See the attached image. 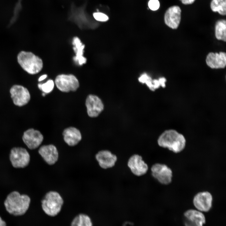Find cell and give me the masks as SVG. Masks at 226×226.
Returning <instances> with one entry per match:
<instances>
[{"mask_svg":"<svg viewBox=\"0 0 226 226\" xmlns=\"http://www.w3.org/2000/svg\"><path fill=\"white\" fill-rule=\"evenodd\" d=\"M30 199L26 194H21L17 191L10 193L5 199L4 204L6 211L15 216L24 215L29 209Z\"/></svg>","mask_w":226,"mask_h":226,"instance_id":"obj_1","label":"cell"},{"mask_svg":"<svg viewBox=\"0 0 226 226\" xmlns=\"http://www.w3.org/2000/svg\"><path fill=\"white\" fill-rule=\"evenodd\" d=\"M157 143L161 147L167 148L175 153H179L184 149L186 141L182 134L175 130L170 129L161 134Z\"/></svg>","mask_w":226,"mask_h":226,"instance_id":"obj_2","label":"cell"},{"mask_svg":"<svg viewBox=\"0 0 226 226\" xmlns=\"http://www.w3.org/2000/svg\"><path fill=\"white\" fill-rule=\"evenodd\" d=\"M17 59L22 68L30 74L38 73L43 67L41 59L31 52L21 51L17 55Z\"/></svg>","mask_w":226,"mask_h":226,"instance_id":"obj_3","label":"cell"},{"mask_svg":"<svg viewBox=\"0 0 226 226\" xmlns=\"http://www.w3.org/2000/svg\"><path fill=\"white\" fill-rule=\"evenodd\" d=\"M63 203V200L60 194L51 191L47 192L41 201V207L45 213L53 217L60 212Z\"/></svg>","mask_w":226,"mask_h":226,"instance_id":"obj_4","label":"cell"},{"mask_svg":"<svg viewBox=\"0 0 226 226\" xmlns=\"http://www.w3.org/2000/svg\"><path fill=\"white\" fill-rule=\"evenodd\" d=\"M151 174L154 178L163 185H168L172 181L173 172L166 164L156 163L151 168Z\"/></svg>","mask_w":226,"mask_h":226,"instance_id":"obj_5","label":"cell"},{"mask_svg":"<svg viewBox=\"0 0 226 226\" xmlns=\"http://www.w3.org/2000/svg\"><path fill=\"white\" fill-rule=\"evenodd\" d=\"M55 83L57 88L63 92L75 91L79 86L77 78L72 74H61L56 78Z\"/></svg>","mask_w":226,"mask_h":226,"instance_id":"obj_6","label":"cell"},{"mask_svg":"<svg viewBox=\"0 0 226 226\" xmlns=\"http://www.w3.org/2000/svg\"><path fill=\"white\" fill-rule=\"evenodd\" d=\"M9 159L14 167L24 168L29 164L30 157L26 149L17 147L13 148L11 150Z\"/></svg>","mask_w":226,"mask_h":226,"instance_id":"obj_7","label":"cell"},{"mask_svg":"<svg viewBox=\"0 0 226 226\" xmlns=\"http://www.w3.org/2000/svg\"><path fill=\"white\" fill-rule=\"evenodd\" d=\"M10 92L14 104L17 106L21 107L26 105L30 99L28 89L21 85H13L10 89Z\"/></svg>","mask_w":226,"mask_h":226,"instance_id":"obj_8","label":"cell"},{"mask_svg":"<svg viewBox=\"0 0 226 226\" xmlns=\"http://www.w3.org/2000/svg\"><path fill=\"white\" fill-rule=\"evenodd\" d=\"M127 166L132 173L137 176L144 175L148 169L147 164L143 160L142 156L137 154H133L129 158Z\"/></svg>","mask_w":226,"mask_h":226,"instance_id":"obj_9","label":"cell"},{"mask_svg":"<svg viewBox=\"0 0 226 226\" xmlns=\"http://www.w3.org/2000/svg\"><path fill=\"white\" fill-rule=\"evenodd\" d=\"M213 197L211 194L207 191H200L194 196L193 199V205L198 211L208 212L212 206Z\"/></svg>","mask_w":226,"mask_h":226,"instance_id":"obj_10","label":"cell"},{"mask_svg":"<svg viewBox=\"0 0 226 226\" xmlns=\"http://www.w3.org/2000/svg\"><path fill=\"white\" fill-rule=\"evenodd\" d=\"M181 10L179 6L175 5L169 7L164 14L165 24L172 29H177L181 21Z\"/></svg>","mask_w":226,"mask_h":226,"instance_id":"obj_11","label":"cell"},{"mask_svg":"<svg viewBox=\"0 0 226 226\" xmlns=\"http://www.w3.org/2000/svg\"><path fill=\"white\" fill-rule=\"evenodd\" d=\"M22 139L28 148L32 150L37 148L41 144L43 136L39 131L30 128L24 132Z\"/></svg>","mask_w":226,"mask_h":226,"instance_id":"obj_12","label":"cell"},{"mask_svg":"<svg viewBox=\"0 0 226 226\" xmlns=\"http://www.w3.org/2000/svg\"><path fill=\"white\" fill-rule=\"evenodd\" d=\"M87 114L91 117L98 116L104 110V105L101 100L97 96L89 94L85 102Z\"/></svg>","mask_w":226,"mask_h":226,"instance_id":"obj_13","label":"cell"},{"mask_svg":"<svg viewBox=\"0 0 226 226\" xmlns=\"http://www.w3.org/2000/svg\"><path fill=\"white\" fill-rule=\"evenodd\" d=\"M206 223L205 217L201 211L190 209L184 214V223L185 226H203Z\"/></svg>","mask_w":226,"mask_h":226,"instance_id":"obj_14","label":"cell"},{"mask_svg":"<svg viewBox=\"0 0 226 226\" xmlns=\"http://www.w3.org/2000/svg\"><path fill=\"white\" fill-rule=\"evenodd\" d=\"M95 158L100 167L104 169L113 167L117 160L116 155L108 150L99 151L95 155Z\"/></svg>","mask_w":226,"mask_h":226,"instance_id":"obj_15","label":"cell"},{"mask_svg":"<svg viewBox=\"0 0 226 226\" xmlns=\"http://www.w3.org/2000/svg\"><path fill=\"white\" fill-rule=\"evenodd\" d=\"M206 62L207 66L211 68H224L226 65V53L223 51L210 52L207 56Z\"/></svg>","mask_w":226,"mask_h":226,"instance_id":"obj_16","label":"cell"},{"mask_svg":"<svg viewBox=\"0 0 226 226\" xmlns=\"http://www.w3.org/2000/svg\"><path fill=\"white\" fill-rule=\"evenodd\" d=\"M39 154L45 161L49 165H53L57 161L58 153L56 147L53 145H44L38 150Z\"/></svg>","mask_w":226,"mask_h":226,"instance_id":"obj_17","label":"cell"},{"mask_svg":"<svg viewBox=\"0 0 226 226\" xmlns=\"http://www.w3.org/2000/svg\"><path fill=\"white\" fill-rule=\"evenodd\" d=\"M62 134L65 142L71 146H75L82 139L80 131L73 127H70L65 129Z\"/></svg>","mask_w":226,"mask_h":226,"instance_id":"obj_18","label":"cell"},{"mask_svg":"<svg viewBox=\"0 0 226 226\" xmlns=\"http://www.w3.org/2000/svg\"><path fill=\"white\" fill-rule=\"evenodd\" d=\"M72 43L74 46L73 49L76 54L74 60L80 65L85 63L87 59L83 56L85 45L82 43L80 39L77 37L73 38Z\"/></svg>","mask_w":226,"mask_h":226,"instance_id":"obj_19","label":"cell"},{"mask_svg":"<svg viewBox=\"0 0 226 226\" xmlns=\"http://www.w3.org/2000/svg\"><path fill=\"white\" fill-rule=\"evenodd\" d=\"M215 35L217 39L226 41V21L225 19L218 20L215 25Z\"/></svg>","mask_w":226,"mask_h":226,"instance_id":"obj_20","label":"cell"},{"mask_svg":"<svg viewBox=\"0 0 226 226\" xmlns=\"http://www.w3.org/2000/svg\"><path fill=\"white\" fill-rule=\"evenodd\" d=\"M210 8L214 12H217L222 16L226 14V0H211Z\"/></svg>","mask_w":226,"mask_h":226,"instance_id":"obj_21","label":"cell"},{"mask_svg":"<svg viewBox=\"0 0 226 226\" xmlns=\"http://www.w3.org/2000/svg\"><path fill=\"white\" fill-rule=\"evenodd\" d=\"M71 226H92V224L88 216L83 214H80L73 219Z\"/></svg>","mask_w":226,"mask_h":226,"instance_id":"obj_22","label":"cell"},{"mask_svg":"<svg viewBox=\"0 0 226 226\" xmlns=\"http://www.w3.org/2000/svg\"><path fill=\"white\" fill-rule=\"evenodd\" d=\"M38 86V88L42 91L43 93L46 94L49 93L53 90L54 86V83L53 80L49 79L44 83H39Z\"/></svg>","mask_w":226,"mask_h":226,"instance_id":"obj_23","label":"cell"},{"mask_svg":"<svg viewBox=\"0 0 226 226\" xmlns=\"http://www.w3.org/2000/svg\"><path fill=\"white\" fill-rule=\"evenodd\" d=\"M138 81L142 83H145L150 90L154 91L153 80L146 73L142 74L139 78Z\"/></svg>","mask_w":226,"mask_h":226,"instance_id":"obj_24","label":"cell"},{"mask_svg":"<svg viewBox=\"0 0 226 226\" xmlns=\"http://www.w3.org/2000/svg\"><path fill=\"white\" fill-rule=\"evenodd\" d=\"M94 18L96 20L99 22H105L107 21L109 19L108 16L102 12H97L93 13Z\"/></svg>","mask_w":226,"mask_h":226,"instance_id":"obj_25","label":"cell"},{"mask_svg":"<svg viewBox=\"0 0 226 226\" xmlns=\"http://www.w3.org/2000/svg\"><path fill=\"white\" fill-rule=\"evenodd\" d=\"M160 6L159 0H149L148 3V6L149 9L153 11L158 10Z\"/></svg>","mask_w":226,"mask_h":226,"instance_id":"obj_26","label":"cell"},{"mask_svg":"<svg viewBox=\"0 0 226 226\" xmlns=\"http://www.w3.org/2000/svg\"><path fill=\"white\" fill-rule=\"evenodd\" d=\"M184 5H191L196 0H179Z\"/></svg>","mask_w":226,"mask_h":226,"instance_id":"obj_27","label":"cell"},{"mask_svg":"<svg viewBox=\"0 0 226 226\" xmlns=\"http://www.w3.org/2000/svg\"><path fill=\"white\" fill-rule=\"evenodd\" d=\"M158 79L160 82L161 86L163 88H165L166 85L165 83L166 81V79L165 78L162 77Z\"/></svg>","mask_w":226,"mask_h":226,"instance_id":"obj_28","label":"cell"},{"mask_svg":"<svg viewBox=\"0 0 226 226\" xmlns=\"http://www.w3.org/2000/svg\"><path fill=\"white\" fill-rule=\"evenodd\" d=\"M0 226H7L6 222L3 220L0 216Z\"/></svg>","mask_w":226,"mask_h":226,"instance_id":"obj_29","label":"cell"},{"mask_svg":"<svg viewBox=\"0 0 226 226\" xmlns=\"http://www.w3.org/2000/svg\"><path fill=\"white\" fill-rule=\"evenodd\" d=\"M47 75L46 74H43L41 75L39 78L38 81L39 82H40L44 80L47 78Z\"/></svg>","mask_w":226,"mask_h":226,"instance_id":"obj_30","label":"cell"},{"mask_svg":"<svg viewBox=\"0 0 226 226\" xmlns=\"http://www.w3.org/2000/svg\"><path fill=\"white\" fill-rule=\"evenodd\" d=\"M45 95H46V94H45V93H42V95L43 96H45Z\"/></svg>","mask_w":226,"mask_h":226,"instance_id":"obj_31","label":"cell"}]
</instances>
